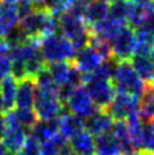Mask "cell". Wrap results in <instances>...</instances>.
<instances>
[{"label": "cell", "instance_id": "34", "mask_svg": "<svg viewBox=\"0 0 154 155\" xmlns=\"http://www.w3.org/2000/svg\"><path fill=\"white\" fill-rule=\"evenodd\" d=\"M7 154H8V151H7V149H5L4 143L0 142V155H7Z\"/></svg>", "mask_w": 154, "mask_h": 155}, {"label": "cell", "instance_id": "1", "mask_svg": "<svg viewBox=\"0 0 154 155\" xmlns=\"http://www.w3.org/2000/svg\"><path fill=\"white\" fill-rule=\"evenodd\" d=\"M19 28L27 38L38 40L52 36L58 31V19L45 9H35L19 21Z\"/></svg>", "mask_w": 154, "mask_h": 155}, {"label": "cell", "instance_id": "9", "mask_svg": "<svg viewBox=\"0 0 154 155\" xmlns=\"http://www.w3.org/2000/svg\"><path fill=\"white\" fill-rule=\"evenodd\" d=\"M140 100L126 94H116L113 101L107 109V113L113 120H126L131 115L139 113Z\"/></svg>", "mask_w": 154, "mask_h": 155}, {"label": "cell", "instance_id": "35", "mask_svg": "<svg viewBox=\"0 0 154 155\" xmlns=\"http://www.w3.org/2000/svg\"><path fill=\"white\" fill-rule=\"evenodd\" d=\"M130 2L134 4H141V3H149L152 0H130Z\"/></svg>", "mask_w": 154, "mask_h": 155}, {"label": "cell", "instance_id": "20", "mask_svg": "<svg viewBox=\"0 0 154 155\" xmlns=\"http://www.w3.org/2000/svg\"><path fill=\"white\" fill-rule=\"evenodd\" d=\"M125 26L126 25H122V23H119V22L108 17L107 19L100 22V23L92 26L90 28V34L95 37L103 38V40H107L111 42L113 40V37L117 35L118 32L122 30V27H125Z\"/></svg>", "mask_w": 154, "mask_h": 155}, {"label": "cell", "instance_id": "36", "mask_svg": "<svg viewBox=\"0 0 154 155\" xmlns=\"http://www.w3.org/2000/svg\"><path fill=\"white\" fill-rule=\"evenodd\" d=\"M4 112H5V109H4V103H3L2 96H0V115H2Z\"/></svg>", "mask_w": 154, "mask_h": 155}, {"label": "cell", "instance_id": "38", "mask_svg": "<svg viewBox=\"0 0 154 155\" xmlns=\"http://www.w3.org/2000/svg\"><path fill=\"white\" fill-rule=\"evenodd\" d=\"M139 155H153V154L146 153V151H139Z\"/></svg>", "mask_w": 154, "mask_h": 155}, {"label": "cell", "instance_id": "22", "mask_svg": "<svg viewBox=\"0 0 154 155\" xmlns=\"http://www.w3.org/2000/svg\"><path fill=\"white\" fill-rule=\"evenodd\" d=\"M132 5L134 3H131L130 0H113L108 4V17L122 25H126L129 21Z\"/></svg>", "mask_w": 154, "mask_h": 155}, {"label": "cell", "instance_id": "42", "mask_svg": "<svg viewBox=\"0 0 154 155\" xmlns=\"http://www.w3.org/2000/svg\"><path fill=\"white\" fill-rule=\"evenodd\" d=\"M152 5H153V9H154V0H152Z\"/></svg>", "mask_w": 154, "mask_h": 155}, {"label": "cell", "instance_id": "10", "mask_svg": "<svg viewBox=\"0 0 154 155\" xmlns=\"http://www.w3.org/2000/svg\"><path fill=\"white\" fill-rule=\"evenodd\" d=\"M103 62H104V59L90 45H87L86 48L81 49L79 51H76L75 59H73L75 67L79 69V72L82 76L94 73Z\"/></svg>", "mask_w": 154, "mask_h": 155}, {"label": "cell", "instance_id": "2", "mask_svg": "<svg viewBox=\"0 0 154 155\" xmlns=\"http://www.w3.org/2000/svg\"><path fill=\"white\" fill-rule=\"evenodd\" d=\"M116 94H126L136 99H141L146 91L148 85L136 74L130 62H119L112 78Z\"/></svg>", "mask_w": 154, "mask_h": 155}, {"label": "cell", "instance_id": "5", "mask_svg": "<svg viewBox=\"0 0 154 155\" xmlns=\"http://www.w3.org/2000/svg\"><path fill=\"white\" fill-rule=\"evenodd\" d=\"M82 84L89 92L92 103L100 110H107L116 96V90L112 81L99 78L94 74L82 76Z\"/></svg>", "mask_w": 154, "mask_h": 155}, {"label": "cell", "instance_id": "25", "mask_svg": "<svg viewBox=\"0 0 154 155\" xmlns=\"http://www.w3.org/2000/svg\"><path fill=\"white\" fill-rule=\"evenodd\" d=\"M14 113L18 119V123L23 127L27 132H30L32 127L37 123L36 113L32 108H17L14 110Z\"/></svg>", "mask_w": 154, "mask_h": 155}, {"label": "cell", "instance_id": "8", "mask_svg": "<svg viewBox=\"0 0 154 155\" xmlns=\"http://www.w3.org/2000/svg\"><path fill=\"white\" fill-rule=\"evenodd\" d=\"M112 57L118 62H129L134 57L136 48V35L131 27H122L111 41Z\"/></svg>", "mask_w": 154, "mask_h": 155}, {"label": "cell", "instance_id": "3", "mask_svg": "<svg viewBox=\"0 0 154 155\" xmlns=\"http://www.w3.org/2000/svg\"><path fill=\"white\" fill-rule=\"evenodd\" d=\"M40 51L46 64L57 62H73L76 49L67 37L60 34L44 37L40 40Z\"/></svg>", "mask_w": 154, "mask_h": 155}, {"label": "cell", "instance_id": "30", "mask_svg": "<svg viewBox=\"0 0 154 155\" xmlns=\"http://www.w3.org/2000/svg\"><path fill=\"white\" fill-rule=\"evenodd\" d=\"M9 44L8 41L5 40V37L3 36H0V55H5V54H8L9 53Z\"/></svg>", "mask_w": 154, "mask_h": 155}, {"label": "cell", "instance_id": "26", "mask_svg": "<svg viewBox=\"0 0 154 155\" xmlns=\"http://www.w3.org/2000/svg\"><path fill=\"white\" fill-rule=\"evenodd\" d=\"M76 0H45L44 9L48 10L54 18H59L62 14L68 12Z\"/></svg>", "mask_w": 154, "mask_h": 155}, {"label": "cell", "instance_id": "6", "mask_svg": "<svg viewBox=\"0 0 154 155\" xmlns=\"http://www.w3.org/2000/svg\"><path fill=\"white\" fill-rule=\"evenodd\" d=\"M3 118L5 123V134L3 137V143L5 149H7V151L12 154H17L23 147L26 142L27 131L18 123L14 110L5 112Z\"/></svg>", "mask_w": 154, "mask_h": 155}, {"label": "cell", "instance_id": "18", "mask_svg": "<svg viewBox=\"0 0 154 155\" xmlns=\"http://www.w3.org/2000/svg\"><path fill=\"white\" fill-rule=\"evenodd\" d=\"M30 134V136L36 138L40 143L49 141L59 134V120L58 118L52 120H37V123L31 128Z\"/></svg>", "mask_w": 154, "mask_h": 155}, {"label": "cell", "instance_id": "28", "mask_svg": "<svg viewBox=\"0 0 154 155\" xmlns=\"http://www.w3.org/2000/svg\"><path fill=\"white\" fill-rule=\"evenodd\" d=\"M40 149L41 143L36 138H34L32 136H27L23 147L15 155H40Z\"/></svg>", "mask_w": 154, "mask_h": 155}, {"label": "cell", "instance_id": "32", "mask_svg": "<svg viewBox=\"0 0 154 155\" xmlns=\"http://www.w3.org/2000/svg\"><path fill=\"white\" fill-rule=\"evenodd\" d=\"M4 134H5V123H4L3 115H0V140H3Z\"/></svg>", "mask_w": 154, "mask_h": 155}, {"label": "cell", "instance_id": "24", "mask_svg": "<svg viewBox=\"0 0 154 155\" xmlns=\"http://www.w3.org/2000/svg\"><path fill=\"white\" fill-rule=\"evenodd\" d=\"M139 115L142 122L154 120V91L148 85L146 91L140 99Z\"/></svg>", "mask_w": 154, "mask_h": 155}, {"label": "cell", "instance_id": "19", "mask_svg": "<svg viewBox=\"0 0 154 155\" xmlns=\"http://www.w3.org/2000/svg\"><path fill=\"white\" fill-rule=\"evenodd\" d=\"M35 82L31 78H26L18 82L17 94H15L17 108H32L35 101Z\"/></svg>", "mask_w": 154, "mask_h": 155}, {"label": "cell", "instance_id": "43", "mask_svg": "<svg viewBox=\"0 0 154 155\" xmlns=\"http://www.w3.org/2000/svg\"><path fill=\"white\" fill-rule=\"evenodd\" d=\"M7 155H15V154H12V153H8Z\"/></svg>", "mask_w": 154, "mask_h": 155}, {"label": "cell", "instance_id": "39", "mask_svg": "<svg viewBox=\"0 0 154 155\" xmlns=\"http://www.w3.org/2000/svg\"><path fill=\"white\" fill-rule=\"evenodd\" d=\"M150 58H152V60L154 62V48L152 49V51H150Z\"/></svg>", "mask_w": 154, "mask_h": 155}, {"label": "cell", "instance_id": "27", "mask_svg": "<svg viewBox=\"0 0 154 155\" xmlns=\"http://www.w3.org/2000/svg\"><path fill=\"white\" fill-rule=\"evenodd\" d=\"M135 35L139 38H144L154 44V13L142 23L139 28L135 30Z\"/></svg>", "mask_w": 154, "mask_h": 155}, {"label": "cell", "instance_id": "13", "mask_svg": "<svg viewBox=\"0 0 154 155\" xmlns=\"http://www.w3.org/2000/svg\"><path fill=\"white\" fill-rule=\"evenodd\" d=\"M59 120V134L64 138L71 140L79 132L85 130V119L72 113H63L58 118Z\"/></svg>", "mask_w": 154, "mask_h": 155}, {"label": "cell", "instance_id": "15", "mask_svg": "<svg viewBox=\"0 0 154 155\" xmlns=\"http://www.w3.org/2000/svg\"><path fill=\"white\" fill-rule=\"evenodd\" d=\"M130 64L136 72V74L145 82L150 85L154 81V62L150 55H134L130 59Z\"/></svg>", "mask_w": 154, "mask_h": 155}, {"label": "cell", "instance_id": "16", "mask_svg": "<svg viewBox=\"0 0 154 155\" xmlns=\"http://www.w3.org/2000/svg\"><path fill=\"white\" fill-rule=\"evenodd\" d=\"M108 18V3H104L102 0H94L92 3L87 4L84 12V22L89 27L100 23L104 19Z\"/></svg>", "mask_w": 154, "mask_h": 155}, {"label": "cell", "instance_id": "12", "mask_svg": "<svg viewBox=\"0 0 154 155\" xmlns=\"http://www.w3.org/2000/svg\"><path fill=\"white\" fill-rule=\"evenodd\" d=\"M19 15L15 5L0 2V36L7 37L19 25Z\"/></svg>", "mask_w": 154, "mask_h": 155}, {"label": "cell", "instance_id": "11", "mask_svg": "<svg viewBox=\"0 0 154 155\" xmlns=\"http://www.w3.org/2000/svg\"><path fill=\"white\" fill-rule=\"evenodd\" d=\"M114 120L107 113V110L98 109L94 114L85 119V130L92 136H99L102 134L112 131Z\"/></svg>", "mask_w": 154, "mask_h": 155}, {"label": "cell", "instance_id": "29", "mask_svg": "<svg viewBox=\"0 0 154 155\" xmlns=\"http://www.w3.org/2000/svg\"><path fill=\"white\" fill-rule=\"evenodd\" d=\"M10 71H12V62H10L8 54L0 55V80L9 76Z\"/></svg>", "mask_w": 154, "mask_h": 155}, {"label": "cell", "instance_id": "23", "mask_svg": "<svg viewBox=\"0 0 154 155\" xmlns=\"http://www.w3.org/2000/svg\"><path fill=\"white\" fill-rule=\"evenodd\" d=\"M154 13L152 2L149 3H141V4H134L132 9H131L130 17L127 21V25L131 28H139V27L144 23V22Z\"/></svg>", "mask_w": 154, "mask_h": 155}, {"label": "cell", "instance_id": "7", "mask_svg": "<svg viewBox=\"0 0 154 155\" xmlns=\"http://www.w3.org/2000/svg\"><path fill=\"white\" fill-rule=\"evenodd\" d=\"M64 107L68 110V113H72L84 119L90 117L98 110L95 104L91 100L89 92L82 85L73 88V91L69 94L67 100L64 101Z\"/></svg>", "mask_w": 154, "mask_h": 155}, {"label": "cell", "instance_id": "33", "mask_svg": "<svg viewBox=\"0 0 154 155\" xmlns=\"http://www.w3.org/2000/svg\"><path fill=\"white\" fill-rule=\"evenodd\" d=\"M2 3H5V4H10V5H17L21 0H0Z\"/></svg>", "mask_w": 154, "mask_h": 155}, {"label": "cell", "instance_id": "21", "mask_svg": "<svg viewBox=\"0 0 154 155\" xmlns=\"http://www.w3.org/2000/svg\"><path fill=\"white\" fill-rule=\"evenodd\" d=\"M18 82L12 76H7L0 80V96L3 99L5 112H10L15 107V94Z\"/></svg>", "mask_w": 154, "mask_h": 155}, {"label": "cell", "instance_id": "31", "mask_svg": "<svg viewBox=\"0 0 154 155\" xmlns=\"http://www.w3.org/2000/svg\"><path fill=\"white\" fill-rule=\"evenodd\" d=\"M28 3H31L36 9H42L45 5V0H27Z\"/></svg>", "mask_w": 154, "mask_h": 155}, {"label": "cell", "instance_id": "17", "mask_svg": "<svg viewBox=\"0 0 154 155\" xmlns=\"http://www.w3.org/2000/svg\"><path fill=\"white\" fill-rule=\"evenodd\" d=\"M68 142L75 155H94L95 138L86 130L79 132Z\"/></svg>", "mask_w": 154, "mask_h": 155}, {"label": "cell", "instance_id": "40", "mask_svg": "<svg viewBox=\"0 0 154 155\" xmlns=\"http://www.w3.org/2000/svg\"><path fill=\"white\" fill-rule=\"evenodd\" d=\"M149 87H150V88H152V90L154 91V81H153V82H152V84L149 85Z\"/></svg>", "mask_w": 154, "mask_h": 155}, {"label": "cell", "instance_id": "41", "mask_svg": "<svg viewBox=\"0 0 154 155\" xmlns=\"http://www.w3.org/2000/svg\"><path fill=\"white\" fill-rule=\"evenodd\" d=\"M102 2H104V3H108V4H109L111 2H113V0H102Z\"/></svg>", "mask_w": 154, "mask_h": 155}, {"label": "cell", "instance_id": "14", "mask_svg": "<svg viewBox=\"0 0 154 155\" xmlns=\"http://www.w3.org/2000/svg\"><path fill=\"white\" fill-rule=\"evenodd\" d=\"M94 155H122L119 141L112 131L96 136Z\"/></svg>", "mask_w": 154, "mask_h": 155}, {"label": "cell", "instance_id": "4", "mask_svg": "<svg viewBox=\"0 0 154 155\" xmlns=\"http://www.w3.org/2000/svg\"><path fill=\"white\" fill-rule=\"evenodd\" d=\"M58 28L60 31V35L67 37L72 42L76 51L89 45L91 34L82 18L76 17L69 12H65L58 18Z\"/></svg>", "mask_w": 154, "mask_h": 155}, {"label": "cell", "instance_id": "37", "mask_svg": "<svg viewBox=\"0 0 154 155\" xmlns=\"http://www.w3.org/2000/svg\"><path fill=\"white\" fill-rule=\"evenodd\" d=\"M76 2H79V3H81V4H84V5H87V4L92 3L94 0H76Z\"/></svg>", "mask_w": 154, "mask_h": 155}]
</instances>
